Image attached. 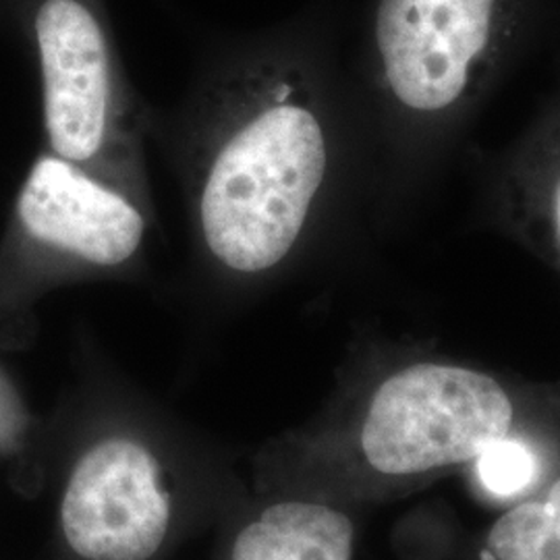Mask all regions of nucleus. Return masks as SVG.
Masks as SVG:
<instances>
[{
    "instance_id": "1",
    "label": "nucleus",
    "mask_w": 560,
    "mask_h": 560,
    "mask_svg": "<svg viewBox=\"0 0 560 560\" xmlns=\"http://www.w3.org/2000/svg\"><path fill=\"white\" fill-rule=\"evenodd\" d=\"M326 171L320 122L272 106L240 129L212 164L201 196L210 252L237 272H261L293 247Z\"/></svg>"
},
{
    "instance_id": "2",
    "label": "nucleus",
    "mask_w": 560,
    "mask_h": 560,
    "mask_svg": "<svg viewBox=\"0 0 560 560\" xmlns=\"http://www.w3.org/2000/svg\"><path fill=\"white\" fill-rule=\"evenodd\" d=\"M517 430L501 382L448 363H416L376 388L361 421V457L384 478H432L471 467Z\"/></svg>"
},
{
    "instance_id": "3",
    "label": "nucleus",
    "mask_w": 560,
    "mask_h": 560,
    "mask_svg": "<svg viewBox=\"0 0 560 560\" xmlns=\"http://www.w3.org/2000/svg\"><path fill=\"white\" fill-rule=\"evenodd\" d=\"M168 525L161 467L140 442L102 441L75 465L60 502V527L81 559H152Z\"/></svg>"
},
{
    "instance_id": "4",
    "label": "nucleus",
    "mask_w": 560,
    "mask_h": 560,
    "mask_svg": "<svg viewBox=\"0 0 560 560\" xmlns=\"http://www.w3.org/2000/svg\"><path fill=\"white\" fill-rule=\"evenodd\" d=\"M497 0H381L376 40L402 104L439 110L459 98L486 48Z\"/></svg>"
},
{
    "instance_id": "5",
    "label": "nucleus",
    "mask_w": 560,
    "mask_h": 560,
    "mask_svg": "<svg viewBox=\"0 0 560 560\" xmlns=\"http://www.w3.org/2000/svg\"><path fill=\"white\" fill-rule=\"evenodd\" d=\"M34 36L44 78L46 129L65 161L101 150L108 120V40L88 0H38Z\"/></svg>"
},
{
    "instance_id": "6",
    "label": "nucleus",
    "mask_w": 560,
    "mask_h": 560,
    "mask_svg": "<svg viewBox=\"0 0 560 560\" xmlns=\"http://www.w3.org/2000/svg\"><path fill=\"white\" fill-rule=\"evenodd\" d=\"M18 210L34 240L98 266L129 260L143 235V219L129 201L62 159L36 162Z\"/></svg>"
},
{
    "instance_id": "7",
    "label": "nucleus",
    "mask_w": 560,
    "mask_h": 560,
    "mask_svg": "<svg viewBox=\"0 0 560 560\" xmlns=\"http://www.w3.org/2000/svg\"><path fill=\"white\" fill-rule=\"evenodd\" d=\"M355 525L324 502L287 501L241 529L231 560H353Z\"/></svg>"
},
{
    "instance_id": "8",
    "label": "nucleus",
    "mask_w": 560,
    "mask_h": 560,
    "mask_svg": "<svg viewBox=\"0 0 560 560\" xmlns=\"http://www.w3.org/2000/svg\"><path fill=\"white\" fill-rule=\"evenodd\" d=\"M480 552L483 560H560V465L490 523Z\"/></svg>"
},
{
    "instance_id": "9",
    "label": "nucleus",
    "mask_w": 560,
    "mask_h": 560,
    "mask_svg": "<svg viewBox=\"0 0 560 560\" xmlns=\"http://www.w3.org/2000/svg\"><path fill=\"white\" fill-rule=\"evenodd\" d=\"M544 441L517 430L471 465L476 481L497 501H521L532 494L560 463H546Z\"/></svg>"
},
{
    "instance_id": "10",
    "label": "nucleus",
    "mask_w": 560,
    "mask_h": 560,
    "mask_svg": "<svg viewBox=\"0 0 560 560\" xmlns=\"http://www.w3.org/2000/svg\"><path fill=\"white\" fill-rule=\"evenodd\" d=\"M557 222H559V233H560V187H559V196H557Z\"/></svg>"
}]
</instances>
